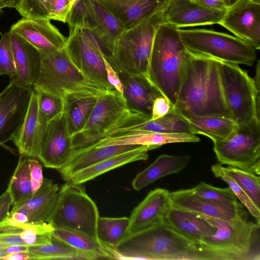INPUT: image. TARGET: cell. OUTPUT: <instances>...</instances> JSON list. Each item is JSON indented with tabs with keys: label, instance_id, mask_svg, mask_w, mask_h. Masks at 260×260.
<instances>
[{
	"label": "cell",
	"instance_id": "cell-1",
	"mask_svg": "<svg viewBox=\"0 0 260 260\" xmlns=\"http://www.w3.org/2000/svg\"><path fill=\"white\" fill-rule=\"evenodd\" d=\"M173 109L184 117L218 116L231 118L217 59L191 54Z\"/></svg>",
	"mask_w": 260,
	"mask_h": 260
},
{
	"label": "cell",
	"instance_id": "cell-2",
	"mask_svg": "<svg viewBox=\"0 0 260 260\" xmlns=\"http://www.w3.org/2000/svg\"><path fill=\"white\" fill-rule=\"evenodd\" d=\"M118 259L222 260L170 227L164 220L123 239L113 250Z\"/></svg>",
	"mask_w": 260,
	"mask_h": 260
},
{
	"label": "cell",
	"instance_id": "cell-3",
	"mask_svg": "<svg viewBox=\"0 0 260 260\" xmlns=\"http://www.w3.org/2000/svg\"><path fill=\"white\" fill-rule=\"evenodd\" d=\"M191 53L186 48L178 28L160 23L153 41L148 78L168 100L172 108Z\"/></svg>",
	"mask_w": 260,
	"mask_h": 260
},
{
	"label": "cell",
	"instance_id": "cell-4",
	"mask_svg": "<svg viewBox=\"0 0 260 260\" xmlns=\"http://www.w3.org/2000/svg\"><path fill=\"white\" fill-rule=\"evenodd\" d=\"M160 23V11L124 29L114 38L107 51V57L118 75H139L148 78L153 41Z\"/></svg>",
	"mask_w": 260,
	"mask_h": 260
},
{
	"label": "cell",
	"instance_id": "cell-5",
	"mask_svg": "<svg viewBox=\"0 0 260 260\" xmlns=\"http://www.w3.org/2000/svg\"><path fill=\"white\" fill-rule=\"evenodd\" d=\"M41 63L33 89L63 100L68 94L99 96L108 91L87 79L73 64L64 47L58 50L40 51Z\"/></svg>",
	"mask_w": 260,
	"mask_h": 260
},
{
	"label": "cell",
	"instance_id": "cell-6",
	"mask_svg": "<svg viewBox=\"0 0 260 260\" xmlns=\"http://www.w3.org/2000/svg\"><path fill=\"white\" fill-rule=\"evenodd\" d=\"M100 217L95 202L84 187L68 182L59 187L57 199L48 222L55 229H63L98 239Z\"/></svg>",
	"mask_w": 260,
	"mask_h": 260
},
{
	"label": "cell",
	"instance_id": "cell-7",
	"mask_svg": "<svg viewBox=\"0 0 260 260\" xmlns=\"http://www.w3.org/2000/svg\"><path fill=\"white\" fill-rule=\"evenodd\" d=\"M204 216L216 230L203 240L200 245L202 248L221 254L225 260L259 259V252L255 246L259 242L260 223Z\"/></svg>",
	"mask_w": 260,
	"mask_h": 260
},
{
	"label": "cell",
	"instance_id": "cell-8",
	"mask_svg": "<svg viewBox=\"0 0 260 260\" xmlns=\"http://www.w3.org/2000/svg\"><path fill=\"white\" fill-rule=\"evenodd\" d=\"M178 32L186 48L191 54L250 66L256 59V50L236 36L202 28H178Z\"/></svg>",
	"mask_w": 260,
	"mask_h": 260
},
{
	"label": "cell",
	"instance_id": "cell-9",
	"mask_svg": "<svg viewBox=\"0 0 260 260\" xmlns=\"http://www.w3.org/2000/svg\"><path fill=\"white\" fill-rule=\"evenodd\" d=\"M225 100L237 125L259 118V89L238 64L217 60Z\"/></svg>",
	"mask_w": 260,
	"mask_h": 260
},
{
	"label": "cell",
	"instance_id": "cell-10",
	"mask_svg": "<svg viewBox=\"0 0 260 260\" xmlns=\"http://www.w3.org/2000/svg\"><path fill=\"white\" fill-rule=\"evenodd\" d=\"M219 163L260 175V121L238 125L225 140L213 142Z\"/></svg>",
	"mask_w": 260,
	"mask_h": 260
},
{
	"label": "cell",
	"instance_id": "cell-11",
	"mask_svg": "<svg viewBox=\"0 0 260 260\" xmlns=\"http://www.w3.org/2000/svg\"><path fill=\"white\" fill-rule=\"evenodd\" d=\"M65 50L75 67L89 80L107 90H115L108 81L104 57L106 54L91 32L71 27Z\"/></svg>",
	"mask_w": 260,
	"mask_h": 260
},
{
	"label": "cell",
	"instance_id": "cell-12",
	"mask_svg": "<svg viewBox=\"0 0 260 260\" xmlns=\"http://www.w3.org/2000/svg\"><path fill=\"white\" fill-rule=\"evenodd\" d=\"M67 23L69 27H80L92 34L107 51L114 38L124 29L119 20L97 0H77Z\"/></svg>",
	"mask_w": 260,
	"mask_h": 260
},
{
	"label": "cell",
	"instance_id": "cell-13",
	"mask_svg": "<svg viewBox=\"0 0 260 260\" xmlns=\"http://www.w3.org/2000/svg\"><path fill=\"white\" fill-rule=\"evenodd\" d=\"M128 109L123 94L116 90H108L98 96L85 125L80 132L72 136L74 149L97 141L119 121Z\"/></svg>",
	"mask_w": 260,
	"mask_h": 260
},
{
	"label": "cell",
	"instance_id": "cell-14",
	"mask_svg": "<svg viewBox=\"0 0 260 260\" xmlns=\"http://www.w3.org/2000/svg\"><path fill=\"white\" fill-rule=\"evenodd\" d=\"M33 88L11 80L0 93V146L13 140L19 132L29 105Z\"/></svg>",
	"mask_w": 260,
	"mask_h": 260
},
{
	"label": "cell",
	"instance_id": "cell-15",
	"mask_svg": "<svg viewBox=\"0 0 260 260\" xmlns=\"http://www.w3.org/2000/svg\"><path fill=\"white\" fill-rule=\"evenodd\" d=\"M217 24L256 50L259 49L260 3L252 0H236L230 5Z\"/></svg>",
	"mask_w": 260,
	"mask_h": 260
},
{
	"label": "cell",
	"instance_id": "cell-16",
	"mask_svg": "<svg viewBox=\"0 0 260 260\" xmlns=\"http://www.w3.org/2000/svg\"><path fill=\"white\" fill-rule=\"evenodd\" d=\"M74 149L63 112L47 124L38 158L45 167L58 170L67 163Z\"/></svg>",
	"mask_w": 260,
	"mask_h": 260
},
{
	"label": "cell",
	"instance_id": "cell-17",
	"mask_svg": "<svg viewBox=\"0 0 260 260\" xmlns=\"http://www.w3.org/2000/svg\"><path fill=\"white\" fill-rule=\"evenodd\" d=\"M226 11L210 9L192 0H168L160 11L161 24L177 28L217 24Z\"/></svg>",
	"mask_w": 260,
	"mask_h": 260
},
{
	"label": "cell",
	"instance_id": "cell-18",
	"mask_svg": "<svg viewBox=\"0 0 260 260\" xmlns=\"http://www.w3.org/2000/svg\"><path fill=\"white\" fill-rule=\"evenodd\" d=\"M172 205L202 215L222 220H247L248 214L240 202L226 203L205 199L188 189L170 192Z\"/></svg>",
	"mask_w": 260,
	"mask_h": 260
},
{
	"label": "cell",
	"instance_id": "cell-19",
	"mask_svg": "<svg viewBox=\"0 0 260 260\" xmlns=\"http://www.w3.org/2000/svg\"><path fill=\"white\" fill-rule=\"evenodd\" d=\"M10 31L19 35L40 51L60 50L67 41L49 19L22 17L12 25Z\"/></svg>",
	"mask_w": 260,
	"mask_h": 260
},
{
	"label": "cell",
	"instance_id": "cell-20",
	"mask_svg": "<svg viewBox=\"0 0 260 260\" xmlns=\"http://www.w3.org/2000/svg\"><path fill=\"white\" fill-rule=\"evenodd\" d=\"M171 205L169 190L161 188L151 190L132 212L126 237L164 220Z\"/></svg>",
	"mask_w": 260,
	"mask_h": 260
},
{
	"label": "cell",
	"instance_id": "cell-21",
	"mask_svg": "<svg viewBox=\"0 0 260 260\" xmlns=\"http://www.w3.org/2000/svg\"><path fill=\"white\" fill-rule=\"evenodd\" d=\"M13 52L15 75L11 79L19 85L33 88L41 63L40 50L17 34L8 31Z\"/></svg>",
	"mask_w": 260,
	"mask_h": 260
},
{
	"label": "cell",
	"instance_id": "cell-22",
	"mask_svg": "<svg viewBox=\"0 0 260 260\" xmlns=\"http://www.w3.org/2000/svg\"><path fill=\"white\" fill-rule=\"evenodd\" d=\"M164 220L175 232L199 246L205 238L213 235L216 230L204 215L173 205Z\"/></svg>",
	"mask_w": 260,
	"mask_h": 260
},
{
	"label": "cell",
	"instance_id": "cell-23",
	"mask_svg": "<svg viewBox=\"0 0 260 260\" xmlns=\"http://www.w3.org/2000/svg\"><path fill=\"white\" fill-rule=\"evenodd\" d=\"M198 140V137L192 134L161 133L134 130L116 134L100 139L90 145L95 147L136 145L150 146L155 149L167 144L196 142Z\"/></svg>",
	"mask_w": 260,
	"mask_h": 260
},
{
	"label": "cell",
	"instance_id": "cell-24",
	"mask_svg": "<svg viewBox=\"0 0 260 260\" xmlns=\"http://www.w3.org/2000/svg\"><path fill=\"white\" fill-rule=\"evenodd\" d=\"M121 23L124 29L159 12L168 0H97Z\"/></svg>",
	"mask_w": 260,
	"mask_h": 260
},
{
	"label": "cell",
	"instance_id": "cell-25",
	"mask_svg": "<svg viewBox=\"0 0 260 260\" xmlns=\"http://www.w3.org/2000/svg\"><path fill=\"white\" fill-rule=\"evenodd\" d=\"M46 127L41 121L38 97L33 89L23 124L13 140L20 154L38 157Z\"/></svg>",
	"mask_w": 260,
	"mask_h": 260
},
{
	"label": "cell",
	"instance_id": "cell-26",
	"mask_svg": "<svg viewBox=\"0 0 260 260\" xmlns=\"http://www.w3.org/2000/svg\"><path fill=\"white\" fill-rule=\"evenodd\" d=\"M142 145H119L95 147L88 145L74 149L67 163L58 170L65 181L75 173L106 159L128 151Z\"/></svg>",
	"mask_w": 260,
	"mask_h": 260
},
{
	"label": "cell",
	"instance_id": "cell-27",
	"mask_svg": "<svg viewBox=\"0 0 260 260\" xmlns=\"http://www.w3.org/2000/svg\"><path fill=\"white\" fill-rule=\"evenodd\" d=\"M119 76L123 88L122 94L128 107L151 117L153 102L163 95L161 93L145 76Z\"/></svg>",
	"mask_w": 260,
	"mask_h": 260
},
{
	"label": "cell",
	"instance_id": "cell-28",
	"mask_svg": "<svg viewBox=\"0 0 260 260\" xmlns=\"http://www.w3.org/2000/svg\"><path fill=\"white\" fill-rule=\"evenodd\" d=\"M153 149H154L150 146H142L116 155L74 173L66 182L73 184H82L127 164L146 160L148 158V151Z\"/></svg>",
	"mask_w": 260,
	"mask_h": 260
},
{
	"label": "cell",
	"instance_id": "cell-29",
	"mask_svg": "<svg viewBox=\"0 0 260 260\" xmlns=\"http://www.w3.org/2000/svg\"><path fill=\"white\" fill-rule=\"evenodd\" d=\"M190 159L189 155L161 154L144 170L138 173L132 181V186L140 190L162 177L180 172Z\"/></svg>",
	"mask_w": 260,
	"mask_h": 260
},
{
	"label": "cell",
	"instance_id": "cell-30",
	"mask_svg": "<svg viewBox=\"0 0 260 260\" xmlns=\"http://www.w3.org/2000/svg\"><path fill=\"white\" fill-rule=\"evenodd\" d=\"M59 189L58 184L53 180L44 178L41 187L31 198L18 206L23 207L27 210L28 223L48 222Z\"/></svg>",
	"mask_w": 260,
	"mask_h": 260
},
{
	"label": "cell",
	"instance_id": "cell-31",
	"mask_svg": "<svg viewBox=\"0 0 260 260\" xmlns=\"http://www.w3.org/2000/svg\"><path fill=\"white\" fill-rule=\"evenodd\" d=\"M98 98L95 95L79 93L70 94L64 97L63 112L72 136L84 127Z\"/></svg>",
	"mask_w": 260,
	"mask_h": 260
},
{
	"label": "cell",
	"instance_id": "cell-32",
	"mask_svg": "<svg viewBox=\"0 0 260 260\" xmlns=\"http://www.w3.org/2000/svg\"><path fill=\"white\" fill-rule=\"evenodd\" d=\"M53 237L77 250L85 259H116L112 252L98 239L59 229H54Z\"/></svg>",
	"mask_w": 260,
	"mask_h": 260
},
{
	"label": "cell",
	"instance_id": "cell-33",
	"mask_svg": "<svg viewBox=\"0 0 260 260\" xmlns=\"http://www.w3.org/2000/svg\"><path fill=\"white\" fill-rule=\"evenodd\" d=\"M182 117L189 124L193 134L203 135L213 142L226 139L238 125L232 119L223 116Z\"/></svg>",
	"mask_w": 260,
	"mask_h": 260
},
{
	"label": "cell",
	"instance_id": "cell-34",
	"mask_svg": "<svg viewBox=\"0 0 260 260\" xmlns=\"http://www.w3.org/2000/svg\"><path fill=\"white\" fill-rule=\"evenodd\" d=\"M29 158L26 155L20 154L17 166L8 184L13 201L12 209L29 200L33 196Z\"/></svg>",
	"mask_w": 260,
	"mask_h": 260
},
{
	"label": "cell",
	"instance_id": "cell-35",
	"mask_svg": "<svg viewBox=\"0 0 260 260\" xmlns=\"http://www.w3.org/2000/svg\"><path fill=\"white\" fill-rule=\"evenodd\" d=\"M142 130L161 133L193 134L185 119L173 108L167 114L156 119H151L133 124L128 131Z\"/></svg>",
	"mask_w": 260,
	"mask_h": 260
},
{
	"label": "cell",
	"instance_id": "cell-36",
	"mask_svg": "<svg viewBox=\"0 0 260 260\" xmlns=\"http://www.w3.org/2000/svg\"><path fill=\"white\" fill-rule=\"evenodd\" d=\"M128 225L127 217L100 216L97 224L98 239L113 254L114 248L126 237Z\"/></svg>",
	"mask_w": 260,
	"mask_h": 260
},
{
	"label": "cell",
	"instance_id": "cell-37",
	"mask_svg": "<svg viewBox=\"0 0 260 260\" xmlns=\"http://www.w3.org/2000/svg\"><path fill=\"white\" fill-rule=\"evenodd\" d=\"M29 260L85 259L83 255L64 242L53 237L46 245L28 246Z\"/></svg>",
	"mask_w": 260,
	"mask_h": 260
},
{
	"label": "cell",
	"instance_id": "cell-38",
	"mask_svg": "<svg viewBox=\"0 0 260 260\" xmlns=\"http://www.w3.org/2000/svg\"><path fill=\"white\" fill-rule=\"evenodd\" d=\"M224 169L244 190L255 205L260 209L259 175L232 166L224 167Z\"/></svg>",
	"mask_w": 260,
	"mask_h": 260
},
{
	"label": "cell",
	"instance_id": "cell-39",
	"mask_svg": "<svg viewBox=\"0 0 260 260\" xmlns=\"http://www.w3.org/2000/svg\"><path fill=\"white\" fill-rule=\"evenodd\" d=\"M54 229L49 222L27 223L23 225L20 236L27 246L43 245L51 242Z\"/></svg>",
	"mask_w": 260,
	"mask_h": 260
},
{
	"label": "cell",
	"instance_id": "cell-40",
	"mask_svg": "<svg viewBox=\"0 0 260 260\" xmlns=\"http://www.w3.org/2000/svg\"><path fill=\"white\" fill-rule=\"evenodd\" d=\"M211 171L214 175L224 181L235 194L237 199L246 209L252 216L256 219V221L260 223V209L258 208L248 197L244 190L225 172L224 167L219 164L211 166Z\"/></svg>",
	"mask_w": 260,
	"mask_h": 260
},
{
	"label": "cell",
	"instance_id": "cell-41",
	"mask_svg": "<svg viewBox=\"0 0 260 260\" xmlns=\"http://www.w3.org/2000/svg\"><path fill=\"white\" fill-rule=\"evenodd\" d=\"M36 91L38 97L40 118L46 126L51 120L63 113V100L45 92Z\"/></svg>",
	"mask_w": 260,
	"mask_h": 260
},
{
	"label": "cell",
	"instance_id": "cell-42",
	"mask_svg": "<svg viewBox=\"0 0 260 260\" xmlns=\"http://www.w3.org/2000/svg\"><path fill=\"white\" fill-rule=\"evenodd\" d=\"M192 194L209 200L226 203H235L238 199L230 187L219 188L200 182L192 188L187 189Z\"/></svg>",
	"mask_w": 260,
	"mask_h": 260
},
{
	"label": "cell",
	"instance_id": "cell-43",
	"mask_svg": "<svg viewBox=\"0 0 260 260\" xmlns=\"http://www.w3.org/2000/svg\"><path fill=\"white\" fill-rule=\"evenodd\" d=\"M51 0H17L15 9L23 18L48 19Z\"/></svg>",
	"mask_w": 260,
	"mask_h": 260
},
{
	"label": "cell",
	"instance_id": "cell-44",
	"mask_svg": "<svg viewBox=\"0 0 260 260\" xmlns=\"http://www.w3.org/2000/svg\"><path fill=\"white\" fill-rule=\"evenodd\" d=\"M0 76L6 75L12 79L15 75V66L8 32L1 34Z\"/></svg>",
	"mask_w": 260,
	"mask_h": 260
},
{
	"label": "cell",
	"instance_id": "cell-45",
	"mask_svg": "<svg viewBox=\"0 0 260 260\" xmlns=\"http://www.w3.org/2000/svg\"><path fill=\"white\" fill-rule=\"evenodd\" d=\"M22 228L10 224L5 218L0 222V246L25 245L20 236Z\"/></svg>",
	"mask_w": 260,
	"mask_h": 260
},
{
	"label": "cell",
	"instance_id": "cell-46",
	"mask_svg": "<svg viewBox=\"0 0 260 260\" xmlns=\"http://www.w3.org/2000/svg\"><path fill=\"white\" fill-rule=\"evenodd\" d=\"M72 8L69 0H51L48 19L67 23Z\"/></svg>",
	"mask_w": 260,
	"mask_h": 260
},
{
	"label": "cell",
	"instance_id": "cell-47",
	"mask_svg": "<svg viewBox=\"0 0 260 260\" xmlns=\"http://www.w3.org/2000/svg\"><path fill=\"white\" fill-rule=\"evenodd\" d=\"M29 168L34 195L41 187L44 179L42 167L37 157H29Z\"/></svg>",
	"mask_w": 260,
	"mask_h": 260
},
{
	"label": "cell",
	"instance_id": "cell-48",
	"mask_svg": "<svg viewBox=\"0 0 260 260\" xmlns=\"http://www.w3.org/2000/svg\"><path fill=\"white\" fill-rule=\"evenodd\" d=\"M172 109L171 105L164 96L158 97L154 100L152 105L151 119L154 120L164 116Z\"/></svg>",
	"mask_w": 260,
	"mask_h": 260
},
{
	"label": "cell",
	"instance_id": "cell-49",
	"mask_svg": "<svg viewBox=\"0 0 260 260\" xmlns=\"http://www.w3.org/2000/svg\"><path fill=\"white\" fill-rule=\"evenodd\" d=\"M104 61L108 82L116 90L122 94L123 88L119 76L110 64L107 55L104 56Z\"/></svg>",
	"mask_w": 260,
	"mask_h": 260
},
{
	"label": "cell",
	"instance_id": "cell-50",
	"mask_svg": "<svg viewBox=\"0 0 260 260\" xmlns=\"http://www.w3.org/2000/svg\"><path fill=\"white\" fill-rule=\"evenodd\" d=\"M13 203L9 186L8 185L6 190L0 195V222L9 214L10 210Z\"/></svg>",
	"mask_w": 260,
	"mask_h": 260
},
{
	"label": "cell",
	"instance_id": "cell-51",
	"mask_svg": "<svg viewBox=\"0 0 260 260\" xmlns=\"http://www.w3.org/2000/svg\"><path fill=\"white\" fill-rule=\"evenodd\" d=\"M210 9L226 11L230 6L229 0H192Z\"/></svg>",
	"mask_w": 260,
	"mask_h": 260
},
{
	"label": "cell",
	"instance_id": "cell-52",
	"mask_svg": "<svg viewBox=\"0 0 260 260\" xmlns=\"http://www.w3.org/2000/svg\"><path fill=\"white\" fill-rule=\"evenodd\" d=\"M3 260H29L28 251L10 253L2 258Z\"/></svg>",
	"mask_w": 260,
	"mask_h": 260
},
{
	"label": "cell",
	"instance_id": "cell-53",
	"mask_svg": "<svg viewBox=\"0 0 260 260\" xmlns=\"http://www.w3.org/2000/svg\"><path fill=\"white\" fill-rule=\"evenodd\" d=\"M6 255L10 253L28 251V247L26 245H13L4 248Z\"/></svg>",
	"mask_w": 260,
	"mask_h": 260
},
{
	"label": "cell",
	"instance_id": "cell-54",
	"mask_svg": "<svg viewBox=\"0 0 260 260\" xmlns=\"http://www.w3.org/2000/svg\"><path fill=\"white\" fill-rule=\"evenodd\" d=\"M16 3L15 0H0V5L3 8H15Z\"/></svg>",
	"mask_w": 260,
	"mask_h": 260
},
{
	"label": "cell",
	"instance_id": "cell-55",
	"mask_svg": "<svg viewBox=\"0 0 260 260\" xmlns=\"http://www.w3.org/2000/svg\"><path fill=\"white\" fill-rule=\"evenodd\" d=\"M6 255L4 247L0 246V259Z\"/></svg>",
	"mask_w": 260,
	"mask_h": 260
},
{
	"label": "cell",
	"instance_id": "cell-56",
	"mask_svg": "<svg viewBox=\"0 0 260 260\" xmlns=\"http://www.w3.org/2000/svg\"><path fill=\"white\" fill-rule=\"evenodd\" d=\"M236 0H229L230 5H231L233 4L234 2H235Z\"/></svg>",
	"mask_w": 260,
	"mask_h": 260
},
{
	"label": "cell",
	"instance_id": "cell-57",
	"mask_svg": "<svg viewBox=\"0 0 260 260\" xmlns=\"http://www.w3.org/2000/svg\"><path fill=\"white\" fill-rule=\"evenodd\" d=\"M3 8H2V7L0 5V15H1V13H2V12H3Z\"/></svg>",
	"mask_w": 260,
	"mask_h": 260
},
{
	"label": "cell",
	"instance_id": "cell-58",
	"mask_svg": "<svg viewBox=\"0 0 260 260\" xmlns=\"http://www.w3.org/2000/svg\"><path fill=\"white\" fill-rule=\"evenodd\" d=\"M252 1H254L258 2V3H260V0H252Z\"/></svg>",
	"mask_w": 260,
	"mask_h": 260
},
{
	"label": "cell",
	"instance_id": "cell-59",
	"mask_svg": "<svg viewBox=\"0 0 260 260\" xmlns=\"http://www.w3.org/2000/svg\"><path fill=\"white\" fill-rule=\"evenodd\" d=\"M15 1H16V3H17V0H15ZM16 4H17V3H16Z\"/></svg>",
	"mask_w": 260,
	"mask_h": 260
}]
</instances>
